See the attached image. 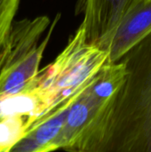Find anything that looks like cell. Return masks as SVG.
I'll list each match as a JSON object with an SVG mask.
<instances>
[{"label":"cell","mask_w":151,"mask_h":152,"mask_svg":"<svg viewBox=\"0 0 151 152\" xmlns=\"http://www.w3.org/2000/svg\"><path fill=\"white\" fill-rule=\"evenodd\" d=\"M151 30V0L138 4L122 20L104 51L109 62H117Z\"/></svg>","instance_id":"277c9868"},{"label":"cell","mask_w":151,"mask_h":152,"mask_svg":"<svg viewBox=\"0 0 151 152\" xmlns=\"http://www.w3.org/2000/svg\"><path fill=\"white\" fill-rule=\"evenodd\" d=\"M144 1H146V0H144ZM142 2H143V1H142Z\"/></svg>","instance_id":"30bf717a"},{"label":"cell","mask_w":151,"mask_h":152,"mask_svg":"<svg viewBox=\"0 0 151 152\" xmlns=\"http://www.w3.org/2000/svg\"><path fill=\"white\" fill-rule=\"evenodd\" d=\"M108 61V53L86 43L79 27L57 58L38 71L22 90L29 94L35 104L33 113L27 116L26 134L71 105Z\"/></svg>","instance_id":"7a4b0ae2"},{"label":"cell","mask_w":151,"mask_h":152,"mask_svg":"<svg viewBox=\"0 0 151 152\" xmlns=\"http://www.w3.org/2000/svg\"><path fill=\"white\" fill-rule=\"evenodd\" d=\"M8 151V150H5V151H0V152H7Z\"/></svg>","instance_id":"9c48e42d"},{"label":"cell","mask_w":151,"mask_h":152,"mask_svg":"<svg viewBox=\"0 0 151 152\" xmlns=\"http://www.w3.org/2000/svg\"><path fill=\"white\" fill-rule=\"evenodd\" d=\"M144 0H79L80 28L86 43L105 49L125 17Z\"/></svg>","instance_id":"3957f363"},{"label":"cell","mask_w":151,"mask_h":152,"mask_svg":"<svg viewBox=\"0 0 151 152\" xmlns=\"http://www.w3.org/2000/svg\"><path fill=\"white\" fill-rule=\"evenodd\" d=\"M120 61L123 85L68 152H151V30Z\"/></svg>","instance_id":"6da1fadb"},{"label":"cell","mask_w":151,"mask_h":152,"mask_svg":"<svg viewBox=\"0 0 151 152\" xmlns=\"http://www.w3.org/2000/svg\"><path fill=\"white\" fill-rule=\"evenodd\" d=\"M20 0H0V77L3 74L11 26L14 20Z\"/></svg>","instance_id":"8992f818"},{"label":"cell","mask_w":151,"mask_h":152,"mask_svg":"<svg viewBox=\"0 0 151 152\" xmlns=\"http://www.w3.org/2000/svg\"><path fill=\"white\" fill-rule=\"evenodd\" d=\"M27 115H12L0 118V151L9 150L27 132Z\"/></svg>","instance_id":"52a82bcc"},{"label":"cell","mask_w":151,"mask_h":152,"mask_svg":"<svg viewBox=\"0 0 151 152\" xmlns=\"http://www.w3.org/2000/svg\"><path fill=\"white\" fill-rule=\"evenodd\" d=\"M3 98H0V118L3 117H6V113H5V110H4V106L3 102Z\"/></svg>","instance_id":"ba28073f"},{"label":"cell","mask_w":151,"mask_h":152,"mask_svg":"<svg viewBox=\"0 0 151 152\" xmlns=\"http://www.w3.org/2000/svg\"><path fill=\"white\" fill-rule=\"evenodd\" d=\"M71 105L57 111L30 129L7 152H51V143L61 132Z\"/></svg>","instance_id":"5b68a950"}]
</instances>
